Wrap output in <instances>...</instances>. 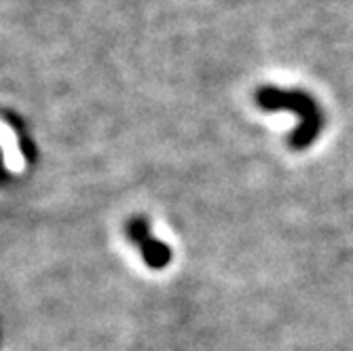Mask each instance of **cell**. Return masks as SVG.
<instances>
[{"label":"cell","instance_id":"1","mask_svg":"<svg viewBox=\"0 0 353 351\" xmlns=\"http://www.w3.org/2000/svg\"><path fill=\"white\" fill-rule=\"evenodd\" d=\"M259 102L265 110H290L299 121V130L290 138L292 148H307L322 132V112L317 104L305 91L299 89H279V87H263Z\"/></svg>","mask_w":353,"mask_h":351},{"label":"cell","instance_id":"2","mask_svg":"<svg viewBox=\"0 0 353 351\" xmlns=\"http://www.w3.org/2000/svg\"><path fill=\"white\" fill-rule=\"evenodd\" d=\"M0 152H3V161L9 172L21 174L26 170V159L19 148L17 134L5 119H0Z\"/></svg>","mask_w":353,"mask_h":351}]
</instances>
